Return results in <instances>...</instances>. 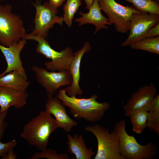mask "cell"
Wrapping results in <instances>:
<instances>
[{
  "label": "cell",
  "mask_w": 159,
  "mask_h": 159,
  "mask_svg": "<svg viewBox=\"0 0 159 159\" xmlns=\"http://www.w3.org/2000/svg\"><path fill=\"white\" fill-rule=\"evenodd\" d=\"M148 112L141 111L129 117L133 125V131L140 134L147 127Z\"/></svg>",
  "instance_id": "obj_22"
},
{
  "label": "cell",
  "mask_w": 159,
  "mask_h": 159,
  "mask_svg": "<svg viewBox=\"0 0 159 159\" xmlns=\"http://www.w3.org/2000/svg\"><path fill=\"white\" fill-rule=\"evenodd\" d=\"M158 36H159V23L148 30L145 38L154 37Z\"/></svg>",
  "instance_id": "obj_28"
},
{
  "label": "cell",
  "mask_w": 159,
  "mask_h": 159,
  "mask_svg": "<svg viewBox=\"0 0 159 159\" xmlns=\"http://www.w3.org/2000/svg\"><path fill=\"white\" fill-rule=\"evenodd\" d=\"M58 128L55 119L46 110L24 125L20 136L31 145L42 150L47 148L50 135Z\"/></svg>",
  "instance_id": "obj_2"
},
{
  "label": "cell",
  "mask_w": 159,
  "mask_h": 159,
  "mask_svg": "<svg viewBox=\"0 0 159 159\" xmlns=\"http://www.w3.org/2000/svg\"><path fill=\"white\" fill-rule=\"evenodd\" d=\"M28 95L26 92L0 86V111L8 110L11 106L17 109L23 107L27 103Z\"/></svg>",
  "instance_id": "obj_16"
},
{
  "label": "cell",
  "mask_w": 159,
  "mask_h": 159,
  "mask_svg": "<svg viewBox=\"0 0 159 159\" xmlns=\"http://www.w3.org/2000/svg\"><path fill=\"white\" fill-rule=\"evenodd\" d=\"M126 121L122 120L115 125L114 131L118 135L120 154L125 159H152L157 154V147L149 142L145 145L139 143L133 135L125 130Z\"/></svg>",
  "instance_id": "obj_3"
},
{
  "label": "cell",
  "mask_w": 159,
  "mask_h": 159,
  "mask_svg": "<svg viewBox=\"0 0 159 159\" xmlns=\"http://www.w3.org/2000/svg\"><path fill=\"white\" fill-rule=\"evenodd\" d=\"M153 1L159 3V0H152Z\"/></svg>",
  "instance_id": "obj_32"
},
{
  "label": "cell",
  "mask_w": 159,
  "mask_h": 159,
  "mask_svg": "<svg viewBox=\"0 0 159 159\" xmlns=\"http://www.w3.org/2000/svg\"><path fill=\"white\" fill-rule=\"evenodd\" d=\"M17 144L16 140L13 139L6 143H3L0 141V157L5 156L11 149H13Z\"/></svg>",
  "instance_id": "obj_25"
},
{
  "label": "cell",
  "mask_w": 159,
  "mask_h": 159,
  "mask_svg": "<svg viewBox=\"0 0 159 159\" xmlns=\"http://www.w3.org/2000/svg\"><path fill=\"white\" fill-rule=\"evenodd\" d=\"M91 49L89 42L86 41L81 49L74 53V57L70 66L69 71L72 76V82L65 89L67 95L69 97H76L77 95H81L83 93L79 86L81 62L84 54L90 52Z\"/></svg>",
  "instance_id": "obj_13"
},
{
  "label": "cell",
  "mask_w": 159,
  "mask_h": 159,
  "mask_svg": "<svg viewBox=\"0 0 159 159\" xmlns=\"http://www.w3.org/2000/svg\"><path fill=\"white\" fill-rule=\"evenodd\" d=\"M98 1L93 0L92 5L87 13H84L81 11L79 12V14L81 16L76 19L74 21L78 22V25L80 26L86 24L94 25L95 27V34L102 29H108L109 27L107 25L111 26L112 24L102 13Z\"/></svg>",
  "instance_id": "obj_15"
},
{
  "label": "cell",
  "mask_w": 159,
  "mask_h": 159,
  "mask_svg": "<svg viewBox=\"0 0 159 159\" xmlns=\"http://www.w3.org/2000/svg\"><path fill=\"white\" fill-rule=\"evenodd\" d=\"M141 13L159 15V3L152 0H124Z\"/></svg>",
  "instance_id": "obj_20"
},
{
  "label": "cell",
  "mask_w": 159,
  "mask_h": 159,
  "mask_svg": "<svg viewBox=\"0 0 159 159\" xmlns=\"http://www.w3.org/2000/svg\"><path fill=\"white\" fill-rule=\"evenodd\" d=\"M82 5L81 0H67L64 5L63 21L69 28L71 27L74 15Z\"/></svg>",
  "instance_id": "obj_21"
},
{
  "label": "cell",
  "mask_w": 159,
  "mask_h": 159,
  "mask_svg": "<svg viewBox=\"0 0 159 159\" xmlns=\"http://www.w3.org/2000/svg\"><path fill=\"white\" fill-rule=\"evenodd\" d=\"M56 97L62 104L69 108V112L74 117L83 118L91 122L100 120L110 106L106 101L100 103L97 101L98 95L93 94L87 99L78 98L76 97H69L66 93L65 89L61 88L58 92Z\"/></svg>",
  "instance_id": "obj_1"
},
{
  "label": "cell",
  "mask_w": 159,
  "mask_h": 159,
  "mask_svg": "<svg viewBox=\"0 0 159 159\" xmlns=\"http://www.w3.org/2000/svg\"><path fill=\"white\" fill-rule=\"evenodd\" d=\"M17 157L16 155L14 153L13 149L10 150L7 154L4 157L2 158V159H16Z\"/></svg>",
  "instance_id": "obj_30"
},
{
  "label": "cell",
  "mask_w": 159,
  "mask_h": 159,
  "mask_svg": "<svg viewBox=\"0 0 159 159\" xmlns=\"http://www.w3.org/2000/svg\"><path fill=\"white\" fill-rule=\"evenodd\" d=\"M45 158L47 159H69L67 153L57 154V151L52 149L47 148L41 152H36L29 158V159H38Z\"/></svg>",
  "instance_id": "obj_23"
},
{
  "label": "cell",
  "mask_w": 159,
  "mask_h": 159,
  "mask_svg": "<svg viewBox=\"0 0 159 159\" xmlns=\"http://www.w3.org/2000/svg\"><path fill=\"white\" fill-rule=\"evenodd\" d=\"M26 39L35 40L38 42L37 52L51 59L50 62H46L44 65L47 69L52 72L58 71H69L70 67L74 57L71 48L67 47L60 52L56 51L50 46L45 38L31 34H26L23 37Z\"/></svg>",
  "instance_id": "obj_4"
},
{
  "label": "cell",
  "mask_w": 159,
  "mask_h": 159,
  "mask_svg": "<svg viewBox=\"0 0 159 159\" xmlns=\"http://www.w3.org/2000/svg\"><path fill=\"white\" fill-rule=\"evenodd\" d=\"M36 9L34 20V29L31 33L46 38L50 29L56 23L63 25V17L57 15L59 13L58 9L53 7L49 2L42 5L33 3Z\"/></svg>",
  "instance_id": "obj_8"
},
{
  "label": "cell",
  "mask_w": 159,
  "mask_h": 159,
  "mask_svg": "<svg viewBox=\"0 0 159 159\" xmlns=\"http://www.w3.org/2000/svg\"><path fill=\"white\" fill-rule=\"evenodd\" d=\"M38 82L44 89L48 99L53 97L57 90L61 87L69 85L72 82L69 71L49 72L43 67L34 66L32 67Z\"/></svg>",
  "instance_id": "obj_9"
},
{
  "label": "cell",
  "mask_w": 159,
  "mask_h": 159,
  "mask_svg": "<svg viewBox=\"0 0 159 159\" xmlns=\"http://www.w3.org/2000/svg\"><path fill=\"white\" fill-rule=\"evenodd\" d=\"M130 21L129 34L121 43L122 46H130L145 38L148 30L159 23V15L141 12L134 13Z\"/></svg>",
  "instance_id": "obj_10"
},
{
  "label": "cell",
  "mask_w": 159,
  "mask_h": 159,
  "mask_svg": "<svg viewBox=\"0 0 159 159\" xmlns=\"http://www.w3.org/2000/svg\"><path fill=\"white\" fill-rule=\"evenodd\" d=\"M45 107L46 110L54 116L58 128H62L68 132L73 127L77 125V122L72 120L67 115L65 106L57 97L48 99Z\"/></svg>",
  "instance_id": "obj_14"
},
{
  "label": "cell",
  "mask_w": 159,
  "mask_h": 159,
  "mask_svg": "<svg viewBox=\"0 0 159 159\" xmlns=\"http://www.w3.org/2000/svg\"><path fill=\"white\" fill-rule=\"evenodd\" d=\"M26 43V39L23 38L18 42L8 47L0 44V50L5 57L7 65L5 71L0 74V77L15 70L18 71L25 79H27V76L20 57L21 52Z\"/></svg>",
  "instance_id": "obj_12"
},
{
  "label": "cell",
  "mask_w": 159,
  "mask_h": 159,
  "mask_svg": "<svg viewBox=\"0 0 159 159\" xmlns=\"http://www.w3.org/2000/svg\"><path fill=\"white\" fill-rule=\"evenodd\" d=\"M133 49L141 50L156 54H159V36L145 37L131 45Z\"/></svg>",
  "instance_id": "obj_19"
},
{
  "label": "cell",
  "mask_w": 159,
  "mask_h": 159,
  "mask_svg": "<svg viewBox=\"0 0 159 159\" xmlns=\"http://www.w3.org/2000/svg\"><path fill=\"white\" fill-rule=\"evenodd\" d=\"M100 9L107 15L109 21L114 24L119 32L127 33L130 26V18L134 13L140 12L132 6L122 5L115 0H99Z\"/></svg>",
  "instance_id": "obj_7"
},
{
  "label": "cell",
  "mask_w": 159,
  "mask_h": 159,
  "mask_svg": "<svg viewBox=\"0 0 159 159\" xmlns=\"http://www.w3.org/2000/svg\"><path fill=\"white\" fill-rule=\"evenodd\" d=\"M30 82L27 80L18 71L13 70L0 77V86L26 92Z\"/></svg>",
  "instance_id": "obj_18"
},
{
  "label": "cell",
  "mask_w": 159,
  "mask_h": 159,
  "mask_svg": "<svg viewBox=\"0 0 159 159\" xmlns=\"http://www.w3.org/2000/svg\"><path fill=\"white\" fill-rule=\"evenodd\" d=\"M65 0H48L49 3L54 7L58 9Z\"/></svg>",
  "instance_id": "obj_29"
},
{
  "label": "cell",
  "mask_w": 159,
  "mask_h": 159,
  "mask_svg": "<svg viewBox=\"0 0 159 159\" xmlns=\"http://www.w3.org/2000/svg\"><path fill=\"white\" fill-rule=\"evenodd\" d=\"M26 34L20 16L12 12V7L0 4V44L8 47L18 42Z\"/></svg>",
  "instance_id": "obj_5"
},
{
  "label": "cell",
  "mask_w": 159,
  "mask_h": 159,
  "mask_svg": "<svg viewBox=\"0 0 159 159\" xmlns=\"http://www.w3.org/2000/svg\"><path fill=\"white\" fill-rule=\"evenodd\" d=\"M86 4L85 8L89 9L92 5L94 0H84Z\"/></svg>",
  "instance_id": "obj_31"
},
{
  "label": "cell",
  "mask_w": 159,
  "mask_h": 159,
  "mask_svg": "<svg viewBox=\"0 0 159 159\" xmlns=\"http://www.w3.org/2000/svg\"><path fill=\"white\" fill-rule=\"evenodd\" d=\"M67 137L68 152L70 154H74L75 159H91L92 156L95 155L92 148H87L82 135L78 136L74 134L72 137L68 134Z\"/></svg>",
  "instance_id": "obj_17"
},
{
  "label": "cell",
  "mask_w": 159,
  "mask_h": 159,
  "mask_svg": "<svg viewBox=\"0 0 159 159\" xmlns=\"http://www.w3.org/2000/svg\"><path fill=\"white\" fill-rule=\"evenodd\" d=\"M8 110L0 111V141L3 137L4 131L7 126V124L4 121Z\"/></svg>",
  "instance_id": "obj_26"
},
{
  "label": "cell",
  "mask_w": 159,
  "mask_h": 159,
  "mask_svg": "<svg viewBox=\"0 0 159 159\" xmlns=\"http://www.w3.org/2000/svg\"><path fill=\"white\" fill-rule=\"evenodd\" d=\"M157 90L154 84L140 87L132 94L123 108L125 116L130 117L141 111H149L150 102L156 95Z\"/></svg>",
  "instance_id": "obj_11"
},
{
  "label": "cell",
  "mask_w": 159,
  "mask_h": 159,
  "mask_svg": "<svg viewBox=\"0 0 159 159\" xmlns=\"http://www.w3.org/2000/svg\"><path fill=\"white\" fill-rule=\"evenodd\" d=\"M147 127L159 135V112H148Z\"/></svg>",
  "instance_id": "obj_24"
},
{
  "label": "cell",
  "mask_w": 159,
  "mask_h": 159,
  "mask_svg": "<svg viewBox=\"0 0 159 159\" xmlns=\"http://www.w3.org/2000/svg\"><path fill=\"white\" fill-rule=\"evenodd\" d=\"M85 129L92 133L97 140V152L94 159H125L120 154L119 137L114 130L110 133L108 128L97 124L86 126Z\"/></svg>",
  "instance_id": "obj_6"
},
{
  "label": "cell",
  "mask_w": 159,
  "mask_h": 159,
  "mask_svg": "<svg viewBox=\"0 0 159 159\" xmlns=\"http://www.w3.org/2000/svg\"><path fill=\"white\" fill-rule=\"evenodd\" d=\"M148 112H159V94L156 95L151 101L150 104Z\"/></svg>",
  "instance_id": "obj_27"
}]
</instances>
